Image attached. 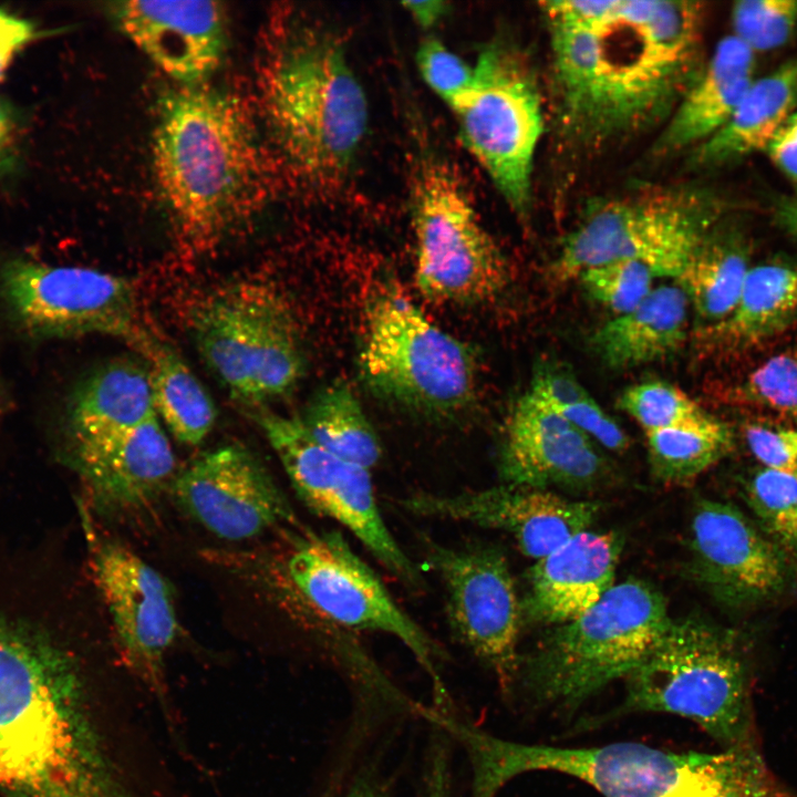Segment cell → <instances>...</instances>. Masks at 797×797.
<instances>
[{"mask_svg": "<svg viewBox=\"0 0 797 797\" xmlns=\"http://www.w3.org/2000/svg\"><path fill=\"white\" fill-rule=\"evenodd\" d=\"M470 763V797H496L514 777L550 770L580 779L603 797H735L739 756L734 747L720 753H676L642 743L593 747L521 744L473 725L458 734Z\"/></svg>", "mask_w": 797, "mask_h": 797, "instance_id": "cell-5", "label": "cell"}, {"mask_svg": "<svg viewBox=\"0 0 797 797\" xmlns=\"http://www.w3.org/2000/svg\"><path fill=\"white\" fill-rule=\"evenodd\" d=\"M745 441L763 468L797 477V428L766 420L745 425Z\"/></svg>", "mask_w": 797, "mask_h": 797, "instance_id": "cell-40", "label": "cell"}, {"mask_svg": "<svg viewBox=\"0 0 797 797\" xmlns=\"http://www.w3.org/2000/svg\"><path fill=\"white\" fill-rule=\"evenodd\" d=\"M415 283L429 300L478 304L508 286V261L451 166L422 152L411 175Z\"/></svg>", "mask_w": 797, "mask_h": 797, "instance_id": "cell-11", "label": "cell"}, {"mask_svg": "<svg viewBox=\"0 0 797 797\" xmlns=\"http://www.w3.org/2000/svg\"><path fill=\"white\" fill-rule=\"evenodd\" d=\"M152 157L159 192L193 244L219 237L257 197L261 161L248 118L204 83L159 99Z\"/></svg>", "mask_w": 797, "mask_h": 797, "instance_id": "cell-3", "label": "cell"}, {"mask_svg": "<svg viewBox=\"0 0 797 797\" xmlns=\"http://www.w3.org/2000/svg\"><path fill=\"white\" fill-rule=\"evenodd\" d=\"M689 307V299L679 286L658 287L633 310L600 327L590 345L612 370L665 359L679 351L687 338Z\"/></svg>", "mask_w": 797, "mask_h": 797, "instance_id": "cell-28", "label": "cell"}, {"mask_svg": "<svg viewBox=\"0 0 797 797\" xmlns=\"http://www.w3.org/2000/svg\"><path fill=\"white\" fill-rule=\"evenodd\" d=\"M300 418L310 435L338 457L369 470L380 462L381 442L346 383L335 381L319 390Z\"/></svg>", "mask_w": 797, "mask_h": 797, "instance_id": "cell-32", "label": "cell"}, {"mask_svg": "<svg viewBox=\"0 0 797 797\" xmlns=\"http://www.w3.org/2000/svg\"><path fill=\"white\" fill-rule=\"evenodd\" d=\"M35 37L34 25L0 9V82L17 54Z\"/></svg>", "mask_w": 797, "mask_h": 797, "instance_id": "cell-45", "label": "cell"}, {"mask_svg": "<svg viewBox=\"0 0 797 797\" xmlns=\"http://www.w3.org/2000/svg\"><path fill=\"white\" fill-rule=\"evenodd\" d=\"M416 64L426 85L447 105L469 85L473 65L435 38L424 40L416 51Z\"/></svg>", "mask_w": 797, "mask_h": 797, "instance_id": "cell-39", "label": "cell"}, {"mask_svg": "<svg viewBox=\"0 0 797 797\" xmlns=\"http://www.w3.org/2000/svg\"><path fill=\"white\" fill-rule=\"evenodd\" d=\"M429 712H431V711H428V712L426 713V716H425L426 718H427V715H428ZM437 712H438V711H437Z\"/></svg>", "mask_w": 797, "mask_h": 797, "instance_id": "cell-55", "label": "cell"}, {"mask_svg": "<svg viewBox=\"0 0 797 797\" xmlns=\"http://www.w3.org/2000/svg\"><path fill=\"white\" fill-rule=\"evenodd\" d=\"M744 497L762 531L797 561V477L762 467L745 483Z\"/></svg>", "mask_w": 797, "mask_h": 797, "instance_id": "cell-34", "label": "cell"}, {"mask_svg": "<svg viewBox=\"0 0 797 797\" xmlns=\"http://www.w3.org/2000/svg\"><path fill=\"white\" fill-rule=\"evenodd\" d=\"M545 17L558 121L581 146L665 122L704 65L700 2L549 1Z\"/></svg>", "mask_w": 797, "mask_h": 797, "instance_id": "cell-1", "label": "cell"}, {"mask_svg": "<svg viewBox=\"0 0 797 797\" xmlns=\"http://www.w3.org/2000/svg\"><path fill=\"white\" fill-rule=\"evenodd\" d=\"M359 370L376 395L411 411L452 417L476 398L470 348L431 322L393 282H383L364 308Z\"/></svg>", "mask_w": 797, "mask_h": 797, "instance_id": "cell-8", "label": "cell"}, {"mask_svg": "<svg viewBox=\"0 0 797 797\" xmlns=\"http://www.w3.org/2000/svg\"><path fill=\"white\" fill-rule=\"evenodd\" d=\"M249 414L262 429L304 505L346 528L404 584L420 588V572L382 517L370 470L323 448L300 417L282 416L266 407Z\"/></svg>", "mask_w": 797, "mask_h": 797, "instance_id": "cell-15", "label": "cell"}, {"mask_svg": "<svg viewBox=\"0 0 797 797\" xmlns=\"http://www.w3.org/2000/svg\"><path fill=\"white\" fill-rule=\"evenodd\" d=\"M172 487L189 516L226 540L250 539L280 522H294L281 489L241 444L203 454L175 476Z\"/></svg>", "mask_w": 797, "mask_h": 797, "instance_id": "cell-17", "label": "cell"}, {"mask_svg": "<svg viewBox=\"0 0 797 797\" xmlns=\"http://www.w3.org/2000/svg\"><path fill=\"white\" fill-rule=\"evenodd\" d=\"M411 18L423 29L433 28L448 11L445 1H406L402 3Z\"/></svg>", "mask_w": 797, "mask_h": 797, "instance_id": "cell-47", "label": "cell"}, {"mask_svg": "<svg viewBox=\"0 0 797 797\" xmlns=\"http://www.w3.org/2000/svg\"><path fill=\"white\" fill-rule=\"evenodd\" d=\"M0 302L11 323L35 340L89 334L121 338L135 350L149 337L125 277L15 256L0 263Z\"/></svg>", "mask_w": 797, "mask_h": 797, "instance_id": "cell-13", "label": "cell"}, {"mask_svg": "<svg viewBox=\"0 0 797 797\" xmlns=\"http://www.w3.org/2000/svg\"><path fill=\"white\" fill-rule=\"evenodd\" d=\"M797 110V55L769 74L754 80L728 121L692 149L700 168L734 163L765 151L776 132Z\"/></svg>", "mask_w": 797, "mask_h": 797, "instance_id": "cell-29", "label": "cell"}, {"mask_svg": "<svg viewBox=\"0 0 797 797\" xmlns=\"http://www.w3.org/2000/svg\"><path fill=\"white\" fill-rule=\"evenodd\" d=\"M137 352L149 365L157 417L180 443L192 446L200 444L217 418L209 393L183 358L153 334Z\"/></svg>", "mask_w": 797, "mask_h": 797, "instance_id": "cell-31", "label": "cell"}, {"mask_svg": "<svg viewBox=\"0 0 797 797\" xmlns=\"http://www.w3.org/2000/svg\"><path fill=\"white\" fill-rule=\"evenodd\" d=\"M625 680L618 714L670 713L693 721L724 748L756 744L751 658L729 630L698 617L671 619Z\"/></svg>", "mask_w": 797, "mask_h": 797, "instance_id": "cell-6", "label": "cell"}, {"mask_svg": "<svg viewBox=\"0 0 797 797\" xmlns=\"http://www.w3.org/2000/svg\"><path fill=\"white\" fill-rule=\"evenodd\" d=\"M779 226L797 239V198L779 199L775 206Z\"/></svg>", "mask_w": 797, "mask_h": 797, "instance_id": "cell-49", "label": "cell"}, {"mask_svg": "<svg viewBox=\"0 0 797 797\" xmlns=\"http://www.w3.org/2000/svg\"><path fill=\"white\" fill-rule=\"evenodd\" d=\"M797 328V265L785 260L751 267L739 298L720 322L695 330L705 356L726 358L760 348Z\"/></svg>", "mask_w": 797, "mask_h": 797, "instance_id": "cell-26", "label": "cell"}, {"mask_svg": "<svg viewBox=\"0 0 797 797\" xmlns=\"http://www.w3.org/2000/svg\"><path fill=\"white\" fill-rule=\"evenodd\" d=\"M398 503L414 515L507 532L525 556L536 560L588 530L601 508L596 500L569 499L547 488L506 483L451 495L417 493Z\"/></svg>", "mask_w": 797, "mask_h": 797, "instance_id": "cell-18", "label": "cell"}, {"mask_svg": "<svg viewBox=\"0 0 797 797\" xmlns=\"http://www.w3.org/2000/svg\"><path fill=\"white\" fill-rule=\"evenodd\" d=\"M732 396L797 423V349L778 352L753 368L734 386Z\"/></svg>", "mask_w": 797, "mask_h": 797, "instance_id": "cell-36", "label": "cell"}, {"mask_svg": "<svg viewBox=\"0 0 797 797\" xmlns=\"http://www.w3.org/2000/svg\"><path fill=\"white\" fill-rule=\"evenodd\" d=\"M62 442L110 434L157 417L146 359L121 355L85 373L68 395Z\"/></svg>", "mask_w": 797, "mask_h": 797, "instance_id": "cell-27", "label": "cell"}, {"mask_svg": "<svg viewBox=\"0 0 797 797\" xmlns=\"http://www.w3.org/2000/svg\"><path fill=\"white\" fill-rule=\"evenodd\" d=\"M438 715H448V714H441V713L434 714V716H433V718H432V722H433L434 724H435V718H436V716H438Z\"/></svg>", "mask_w": 797, "mask_h": 797, "instance_id": "cell-51", "label": "cell"}, {"mask_svg": "<svg viewBox=\"0 0 797 797\" xmlns=\"http://www.w3.org/2000/svg\"><path fill=\"white\" fill-rule=\"evenodd\" d=\"M62 449L93 505L110 514L145 508L175 478L174 451L158 417L132 428L62 442Z\"/></svg>", "mask_w": 797, "mask_h": 797, "instance_id": "cell-21", "label": "cell"}, {"mask_svg": "<svg viewBox=\"0 0 797 797\" xmlns=\"http://www.w3.org/2000/svg\"><path fill=\"white\" fill-rule=\"evenodd\" d=\"M434 712H437V711H431V712L428 713V715H427V720H429L431 715H432ZM438 713H441V712H438Z\"/></svg>", "mask_w": 797, "mask_h": 797, "instance_id": "cell-52", "label": "cell"}, {"mask_svg": "<svg viewBox=\"0 0 797 797\" xmlns=\"http://www.w3.org/2000/svg\"><path fill=\"white\" fill-rule=\"evenodd\" d=\"M644 433L651 473L662 484L681 485L696 478L734 446L731 427L715 416L692 427Z\"/></svg>", "mask_w": 797, "mask_h": 797, "instance_id": "cell-33", "label": "cell"}, {"mask_svg": "<svg viewBox=\"0 0 797 797\" xmlns=\"http://www.w3.org/2000/svg\"><path fill=\"white\" fill-rule=\"evenodd\" d=\"M691 569L717 598L743 603L772 598L789 578L787 556L737 507L700 499L691 520Z\"/></svg>", "mask_w": 797, "mask_h": 797, "instance_id": "cell-19", "label": "cell"}, {"mask_svg": "<svg viewBox=\"0 0 797 797\" xmlns=\"http://www.w3.org/2000/svg\"><path fill=\"white\" fill-rule=\"evenodd\" d=\"M292 591L313 613L339 629L398 639L426 671L438 706L449 703L437 672L441 646L393 600L377 575L337 531L306 532L286 560Z\"/></svg>", "mask_w": 797, "mask_h": 797, "instance_id": "cell-14", "label": "cell"}, {"mask_svg": "<svg viewBox=\"0 0 797 797\" xmlns=\"http://www.w3.org/2000/svg\"><path fill=\"white\" fill-rule=\"evenodd\" d=\"M721 213L715 197L691 188L601 203L567 236L552 276L563 282L588 268L634 260L649 267L655 277L676 279L717 226Z\"/></svg>", "mask_w": 797, "mask_h": 797, "instance_id": "cell-12", "label": "cell"}, {"mask_svg": "<svg viewBox=\"0 0 797 797\" xmlns=\"http://www.w3.org/2000/svg\"><path fill=\"white\" fill-rule=\"evenodd\" d=\"M421 797H452L449 756L442 741L432 744Z\"/></svg>", "mask_w": 797, "mask_h": 797, "instance_id": "cell-46", "label": "cell"}, {"mask_svg": "<svg viewBox=\"0 0 797 797\" xmlns=\"http://www.w3.org/2000/svg\"><path fill=\"white\" fill-rule=\"evenodd\" d=\"M73 665L44 633L0 621V790L94 797Z\"/></svg>", "mask_w": 797, "mask_h": 797, "instance_id": "cell-2", "label": "cell"}, {"mask_svg": "<svg viewBox=\"0 0 797 797\" xmlns=\"http://www.w3.org/2000/svg\"><path fill=\"white\" fill-rule=\"evenodd\" d=\"M266 112L283 154L313 180L342 177L368 130V102L344 45L330 31L297 25L277 42L262 74Z\"/></svg>", "mask_w": 797, "mask_h": 797, "instance_id": "cell-4", "label": "cell"}, {"mask_svg": "<svg viewBox=\"0 0 797 797\" xmlns=\"http://www.w3.org/2000/svg\"><path fill=\"white\" fill-rule=\"evenodd\" d=\"M439 716H441V715L436 716V718H435V724H436V721H437V718H438ZM436 725H437V724H436Z\"/></svg>", "mask_w": 797, "mask_h": 797, "instance_id": "cell-54", "label": "cell"}, {"mask_svg": "<svg viewBox=\"0 0 797 797\" xmlns=\"http://www.w3.org/2000/svg\"><path fill=\"white\" fill-rule=\"evenodd\" d=\"M527 392L552 410L570 406L591 397L567 365L549 361L538 365Z\"/></svg>", "mask_w": 797, "mask_h": 797, "instance_id": "cell-41", "label": "cell"}, {"mask_svg": "<svg viewBox=\"0 0 797 797\" xmlns=\"http://www.w3.org/2000/svg\"><path fill=\"white\" fill-rule=\"evenodd\" d=\"M189 321L206 365L251 410L284 396L304 372L292 311L268 284L238 281L217 288L195 304Z\"/></svg>", "mask_w": 797, "mask_h": 797, "instance_id": "cell-9", "label": "cell"}, {"mask_svg": "<svg viewBox=\"0 0 797 797\" xmlns=\"http://www.w3.org/2000/svg\"><path fill=\"white\" fill-rule=\"evenodd\" d=\"M653 277L645 265L620 260L588 268L578 279L592 299L621 315L633 310L651 293Z\"/></svg>", "mask_w": 797, "mask_h": 797, "instance_id": "cell-38", "label": "cell"}, {"mask_svg": "<svg viewBox=\"0 0 797 797\" xmlns=\"http://www.w3.org/2000/svg\"><path fill=\"white\" fill-rule=\"evenodd\" d=\"M11 397L3 381L0 379V415L10 407Z\"/></svg>", "mask_w": 797, "mask_h": 797, "instance_id": "cell-50", "label": "cell"}, {"mask_svg": "<svg viewBox=\"0 0 797 797\" xmlns=\"http://www.w3.org/2000/svg\"><path fill=\"white\" fill-rule=\"evenodd\" d=\"M744 235L716 226L704 238L676 278L692 306L697 328L715 324L735 307L751 269Z\"/></svg>", "mask_w": 797, "mask_h": 797, "instance_id": "cell-30", "label": "cell"}, {"mask_svg": "<svg viewBox=\"0 0 797 797\" xmlns=\"http://www.w3.org/2000/svg\"><path fill=\"white\" fill-rule=\"evenodd\" d=\"M764 152L797 188V110L783 123Z\"/></svg>", "mask_w": 797, "mask_h": 797, "instance_id": "cell-44", "label": "cell"}, {"mask_svg": "<svg viewBox=\"0 0 797 797\" xmlns=\"http://www.w3.org/2000/svg\"><path fill=\"white\" fill-rule=\"evenodd\" d=\"M441 578L446 615L455 638L511 691L520 669L521 608L507 558L494 546L428 547Z\"/></svg>", "mask_w": 797, "mask_h": 797, "instance_id": "cell-16", "label": "cell"}, {"mask_svg": "<svg viewBox=\"0 0 797 797\" xmlns=\"http://www.w3.org/2000/svg\"><path fill=\"white\" fill-rule=\"evenodd\" d=\"M448 106L463 145L511 210L526 217L545 117L539 84L522 51L505 38L488 42L469 85Z\"/></svg>", "mask_w": 797, "mask_h": 797, "instance_id": "cell-10", "label": "cell"}, {"mask_svg": "<svg viewBox=\"0 0 797 797\" xmlns=\"http://www.w3.org/2000/svg\"><path fill=\"white\" fill-rule=\"evenodd\" d=\"M498 473L506 484L589 491L610 466L586 433L526 392L506 416Z\"/></svg>", "mask_w": 797, "mask_h": 797, "instance_id": "cell-20", "label": "cell"}, {"mask_svg": "<svg viewBox=\"0 0 797 797\" xmlns=\"http://www.w3.org/2000/svg\"><path fill=\"white\" fill-rule=\"evenodd\" d=\"M623 547L614 531H581L544 558L528 575L521 614L531 622L559 625L596 604L614 586Z\"/></svg>", "mask_w": 797, "mask_h": 797, "instance_id": "cell-24", "label": "cell"}, {"mask_svg": "<svg viewBox=\"0 0 797 797\" xmlns=\"http://www.w3.org/2000/svg\"><path fill=\"white\" fill-rule=\"evenodd\" d=\"M344 797H389V793L371 773H362L352 782Z\"/></svg>", "mask_w": 797, "mask_h": 797, "instance_id": "cell-48", "label": "cell"}, {"mask_svg": "<svg viewBox=\"0 0 797 797\" xmlns=\"http://www.w3.org/2000/svg\"><path fill=\"white\" fill-rule=\"evenodd\" d=\"M553 411L609 451L622 453L629 447L630 443L625 432L592 396L580 403Z\"/></svg>", "mask_w": 797, "mask_h": 797, "instance_id": "cell-42", "label": "cell"}, {"mask_svg": "<svg viewBox=\"0 0 797 797\" xmlns=\"http://www.w3.org/2000/svg\"><path fill=\"white\" fill-rule=\"evenodd\" d=\"M114 24L180 85H198L219 66L227 17L216 1H115Z\"/></svg>", "mask_w": 797, "mask_h": 797, "instance_id": "cell-23", "label": "cell"}, {"mask_svg": "<svg viewBox=\"0 0 797 797\" xmlns=\"http://www.w3.org/2000/svg\"><path fill=\"white\" fill-rule=\"evenodd\" d=\"M436 713H438V712H434V713L431 715V717H429V721H431V722H432V718H433L434 714H436ZM441 714H443V713H441Z\"/></svg>", "mask_w": 797, "mask_h": 797, "instance_id": "cell-53", "label": "cell"}, {"mask_svg": "<svg viewBox=\"0 0 797 797\" xmlns=\"http://www.w3.org/2000/svg\"><path fill=\"white\" fill-rule=\"evenodd\" d=\"M671 619L663 594L640 579L614 584L579 617L555 625L525 663L537 700L575 707L649 654Z\"/></svg>", "mask_w": 797, "mask_h": 797, "instance_id": "cell-7", "label": "cell"}, {"mask_svg": "<svg viewBox=\"0 0 797 797\" xmlns=\"http://www.w3.org/2000/svg\"><path fill=\"white\" fill-rule=\"evenodd\" d=\"M618 406L644 432L692 427L714 417L684 391L665 381L643 382L628 387L620 395Z\"/></svg>", "mask_w": 797, "mask_h": 797, "instance_id": "cell-35", "label": "cell"}, {"mask_svg": "<svg viewBox=\"0 0 797 797\" xmlns=\"http://www.w3.org/2000/svg\"><path fill=\"white\" fill-rule=\"evenodd\" d=\"M734 33L754 53L784 45L797 27V0H741L731 12Z\"/></svg>", "mask_w": 797, "mask_h": 797, "instance_id": "cell-37", "label": "cell"}, {"mask_svg": "<svg viewBox=\"0 0 797 797\" xmlns=\"http://www.w3.org/2000/svg\"><path fill=\"white\" fill-rule=\"evenodd\" d=\"M91 567L121 649L134 664L155 672L178 632L167 580L114 540L92 547Z\"/></svg>", "mask_w": 797, "mask_h": 797, "instance_id": "cell-22", "label": "cell"}, {"mask_svg": "<svg viewBox=\"0 0 797 797\" xmlns=\"http://www.w3.org/2000/svg\"><path fill=\"white\" fill-rule=\"evenodd\" d=\"M755 53L736 37L723 38L665 121L659 155L692 151L733 115L754 79Z\"/></svg>", "mask_w": 797, "mask_h": 797, "instance_id": "cell-25", "label": "cell"}, {"mask_svg": "<svg viewBox=\"0 0 797 797\" xmlns=\"http://www.w3.org/2000/svg\"><path fill=\"white\" fill-rule=\"evenodd\" d=\"M21 130L18 110L0 96V178L14 173L20 164Z\"/></svg>", "mask_w": 797, "mask_h": 797, "instance_id": "cell-43", "label": "cell"}, {"mask_svg": "<svg viewBox=\"0 0 797 797\" xmlns=\"http://www.w3.org/2000/svg\"><path fill=\"white\" fill-rule=\"evenodd\" d=\"M427 712H428V711H426V712L424 713V716H426V713H427ZM443 714H444V713H443Z\"/></svg>", "mask_w": 797, "mask_h": 797, "instance_id": "cell-56", "label": "cell"}]
</instances>
